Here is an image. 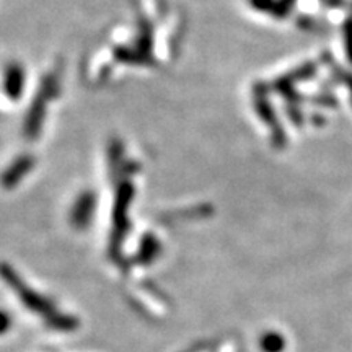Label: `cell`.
Instances as JSON below:
<instances>
[{
    "instance_id": "cell-1",
    "label": "cell",
    "mask_w": 352,
    "mask_h": 352,
    "mask_svg": "<svg viewBox=\"0 0 352 352\" xmlns=\"http://www.w3.org/2000/svg\"><path fill=\"white\" fill-rule=\"evenodd\" d=\"M346 44H347V54L352 60V21H347L346 25Z\"/></svg>"
}]
</instances>
